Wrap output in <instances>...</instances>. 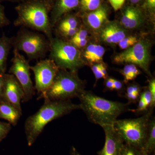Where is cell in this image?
<instances>
[{"label": "cell", "mask_w": 155, "mask_h": 155, "mask_svg": "<svg viewBox=\"0 0 155 155\" xmlns=\"http://www.w3.org/2000/svg\"><path fill=\"white\" fill-rule=\"evenodd\" d=\"M44 100L39 110L25 120L24 128L28 146L33 145L48 123L72 111L80 109L79 104H73L70 100Z\"/></svg>", "instance_id": "cell-1"}, {"label": "cell", "mask_w": 155, "mask_h": 155, "mask_svg": "<svg viewBox=\"0 0 155 155\" xmlns=\"http://www.w3.org/2000/svg\"><path fill=\"white\" fill-rule=\"evenodd\" d=\"M51 8L48 0H25L15 7L17 17L14 25L40 31L50 43L54 38L50 17Z\"/></svg>", "instance_id": "cell-2"}, {"label": "cell", "mask_w": 155, "mask_h": 155, "mask_svg": "<svg viewBox=\"0 0 155 155\" xmlns=\"http://www.w3.org/2000/svg\"><path fill=\"white\" fill-rule=\"evenodd\" d=\"M80 109L90 122L101 127L113 125L121 114L127 110L128 104L110 101L84 91L78 97Z\"/></svg>", "instance_id": "cell-3"}, {"label": "cell", "mask_w": 155, "mask_h": 155, "mask_svg": "<svg viewBox=\"0 0 155 155\" xmlns=\"http://www.w3.org/2000/svg\"><path fill=\"white\" fill-rule=\"evenodd\" d=\"M76 72L60 69L51 86L38 99L67 101L78 97L84 91V85Z\"/></svg>", "instance_id": "cell-4"}, {"label": "cell", "mask_w": 155, "mask_h": 155, "mask_svg": "<svg viewBox=\"0 0 155 155\" xmlns=\"http://www.w3.org/2000/svg\"><path fill=\"white\" fill-rule=\"evenodd\" d=\"M152 113V108H150L138 118L117 119L113 127L124 143L143 150Z\"/></svg>", "instance_id": "cell-5"}, {"label": "cell", "mask_w": 155, "mask_h": 155, "mask_svg": "<svg viewBox=\"0 0 155 155\" xmlns=\"http://www.w3.org/2000/svg\"><path fill=\"white\" fill-rule=\"evenodd\" d=\"M49 51L50 59L60 69L76 72L83 65L80 51L69 41L54 38L50 43Z\"/></svg>", "instance_id": "cell-6"}, {"label": "cell", "mask_w": 155, "mask_h": 155, "mask_svg": "<svg viewBox=\"0 0 155 155\" xmlns=\"http://www.w3.org/2000/svg\"><path fill=\"white\" fill-rule=\"evenodd\" d=\"M12 45L31 60L42 58L50 49V42L45 35L25 29L20 31L12 38Z\"/></svg>", "instance_id": "cell-7"}, {"label": "cell", "mask_w": 155, "mask_h": 155, "mask_svg": "<svg viewBox=\"0 0 155 155\" xmlns=\"http://www.w3.org/2000/svg\"><path fill=\"white\" fill-rule=\"evenodd\" d=\"M30 66L19 51L14 49L12 65L9 69V74L15 76L22 86L24 91L22 102H28L35 94V88L30 76Z\"/></svg>", "instance_id": "cell-8"}, {"label": "cell", "mask_w": 155, "mask_h": 155, "mask_svg": "<svg viewBox=\"0 0 155 155\" xmlns=\"http://www.w3.org/2000/svg\"><path fill=\"white\" fill-rule=\"evenodd\" d=\"M114 61L118 64H133L142 68L147 74L149 71L150 44L142 40L124 51L115 56Z\"/></svg>", "instance_id": "cell-9"}, {"label": "cell", "mask_w": 155, "mask_h": 155, "mask_svg": "<svg viewBox=\"0 0 155 155\" xmlns=\"http://www.w3.org/2000/svg\"><path fill=\"white\" fill-rule=\"evenodd\" d=\"M59 69L50 58L41 60L34 66H30V70L34 74L35 88L40 95L44 94L49 88Z\"/></svg>", "instance_id": "cell-10"}, {"label": "cell", "mask_w": 155, "mask_h": 155, "mask_svg": "<svg viewBox=\"0 0 155 155\" xmlns=\"http://www.w3.org/2000/svg\"><path fill=\"white\" fill-rule=\"evenodd\" d=\"M24 97L22 86L15 76L11 74L4 75L2 100L13 105L22 112L21 102Z\"/></svg>", "instance_id": "cell-11"}, {"label": "cell", "mask_w": 155, "mask_h": 155, "mask_svg": "<svg viewBox=\"0 0 155 155\" xmlns=\"http://www.w3.org/2000/svg\"><path fill=\"white\" fill-rule=\"evenodd\" d=\"M104 131L105 141L98 155H120L124 141L114 129L113 125L102 127Z\"/></svg>", "instance_id": "cell-12"}, {"label": "cell", "mask_w": 155, "mask_h": 155, "mask_svg": "<svg viewBox=\"0 0 155 155\" xmlns=\"http://www.w3.org/2000/svg\"><path fill=\"white\" fill-rule=\"evenodd\" d=\"M80 0H55L50 17L52 28L61 17L79 7Z\"/></svg>", "instance_id": "cell-13"}, {"label": "cell", "mask_w": 155, "mask_h": 155, "mask_svg": "<svg viewBox=\"0 0 155 155\" xmlns=\"http://www.w3.org/2000/svg\"><path fill=\"white\" fill-rule=\"evenodd\" d=\"M126 35L125 29L116 22L106 25L101 33V38L104 41L110 44L119 43Z\"/></svg>", "instance_id": "cell-14"}, {"label": "cell", "mask_w": 155, "mask_h": 155, "mask_svg": "<svg viewBox=\"0 0 155 155\" xmlns=\"http://www.w3.org/2000/svg\"><path fill=\"white\" fill-rule=\"evenodd\" d=\"M121 21L125 28H137L143 22V14L138 8L130 6L125 9Z\"/></svg>", "instance_id": "cell-15"}, {"label": "cell", "mask_w": 155, "mask_h": 155, "mask_svg": "<svg viewBox=\"0 0 155 155\" xmlns=\"http://www.w3.org/2000/svg\"><path fill=\"white\" fill-rule=\"evenodd\" d=\"M22 115V112L13 105L4 100L0 101V119L7 120L11 125L15 126Z\"/></svg>", "instance_id": "cell-16"}, {"label": "cell", "mask_w": 155, "mask_h": 155, "mask_svg": "<svg viewBox=\"0 0 155 155\" xmlns=\"http://www.w3.org/2000/svg\"><path fill=\"white\" fill-rule=\"evenodd\" d=\"M107 17V9L103 6L91 11L87 17L89 25L94 29L100 28L105 22Z\"/></svg>", "instance_id": "cell-17"}, {"label": "cell", "mask_w": 155, "mask_h": 155, "mask_svg": "<svg viewBox=\"0 0 155 155\" xmlns=\"http://www.w3.org/2000/svg\"><path fill=\"white\" fill-rule=\"evenodd\" d=\"M12 45V38L5 35L0 38V75L5 74L7 60Z\"/></svg>", "instance_id": "cell-18"}, {"label": "cell", "mask_w": 155, "mask_h": 155, "mask_svg": "<svg viewBox=\"0 0 155 155\" xmlns=\"http://www.w3.org/2000/svg\"><path fill=\"white\" fill-rule=\"evenodd\" d=\"M104 48L102 46L91 44L86 48L83 57L91 63H98L103 60L105 53Z\"/></svg>", "instance_id": "cell-19"}, {"label": "cell", "mask_w": 155, "mask_h": 155, "mask_svg": "<svg viewBox=\"0 0 155 155\" xmlns=\"http://www.w3.org/2000/svg\"><path fill=\"white\" fill-rule=\"evenodd\" d=\"M155 149V120L154 118L150 120L147 134L143 151L146 155H151Z\"/></svg>", "instance_id": "cell-20"}, {"label": "cell", "mask_w": 155, "mask_h": 155, "mask_svg": "<svg viewBox=\"0 0 155 155\" xmlns=\"http://www.w3.org/2000/svg\"><path fill=\"white\" fill-rule=\"evenodd\" d=\"M65 15L66 16V15ZM57 23H59L58 28V31H59L62 29L78 28V22L75 16L68 15L64 18H62V19H60Z\"/></svg>", "instance_id": "cell-21"}, {"label": "cell", "mask_w": 155, "mask_h": 155, "mask_svg": "<svg viewBox=\"0 0 155 155\" xmlns=\"http://www.w3.org/2000/svg\"><path fill=\"white\" fill-rule=\"evenodd\" d=\"M121 73L124 78V81L127 83L130 81L134 80L140 74V71L135 65L127 64L121 70Z\"/></svg>", "instance_id": "cell-22"}, {"label": "cell", "mask_w": 155, "mask_h": 155, "mask_svg": "<svg viewBox=\"0 0 155 155\" xmlns=\"http://www.w3.org/2000/svg\"><path fill=\"white\" fill-rule=\"evenodd\" d=\"M101 0H80L79 6L84 11H94L101 6Z\"/></svg>", "instance_id": "cell-23"}, {"label": "cell", "mask_w": 155, "mask_h": 155, "mask_svg": "<svg viewBox=\"0 0 155 155\" xmlns=\"http://www.w3.org/2000/svg\"><path fill=\"white\" fill-rule=\"evenodd\" d=\"M120 155H146L142 150L124 143Z\"/></svg>", "instance_id": "cell-24"}, {"label": "cell", "mask_w": 155, "mask_h": 155, "mask_svg": "<svg viewBox=\"0 0 155 155\" xmlns=\"http://www.w3.org/2000/svg\"><path fill=\"white\" fill-rule=\"evenodd\" d=\"M137 42V38L136 37L130 36L123 38L119 43V45L122 49H127L133 46Z\"/></svg>", "instance_id": "cell-25"}, {"label": "cell", "mask_w": 155, "mask_h": 155, "mask_svg": "<svg viewBox=\"0 0 155 155\" xmlns=\"http://www.w3.org/2000/svg\"><path fill=\"white\" fill-rule=\"evenodd\" d=\"M11 129V125L8 122H0V142L8 135Z\"/></svg>", "instance_id": "cell-26"}, {"label": "cell", "mask_w": 155, "mask_h": 155, "mask_svg": "<svg viewBox=\"0 0 155 155\" xmlns=\"http://www.w3.org/2000/svg\"><path fill=\"white\" fill-rule=\"evenodd\" d=\"M87 35H88V33L87 31L84 29L81 28L78 29L75 35L69 39V41L78 40L85 39L87 38Z\"/></svg>", "instance_id": "cell-27"}, {"label": "cell", "mask_w": 155, "mask_h": 155, "mask_svg": "<svg viewBox=\"0 0 155 155\" xmlns=\"http://www.w3.org/2000/svg\"><path fill=\"white\" fill-rule=\"evenodd\" d=\"M140 96L142 97L144 100L146 104L148 107L151 108L152 102V98L151 94L149 91L148 89L145 90L144 91L140 94Z\"/></svg>", "instance_id": "cell-28"}, {"label": "cell", "mask_w": 155, "mask_h": 155, "mask_svg": "<svg viewBox=\"0 0 155 155\" xmlns=\"http://www.w3.org/2000/svg\"><path fill=\"white\" fill-rule=\"evenodd\" d=\"M9 21L6 17L3 6L0 4V28L8 25Z\"/></svg>", "instance_id": "cell-29"}, {"label": "cell", "mask_w": 155, "mask_h": 155, "mask_svg": "<svg viewBox=\"0 0 155 155\" xmlns=\"http://www.w3.org/2000/svg\"><path fill=\"white\" fill-rule=\"evenodd\" d=\"M148 90L152 95V102L151 108H153L155 105V80L153 79L151 80L149 83Z\"/></svg>", "instance_id": "cell-30"}, {"label": "cell", "mask_w": 155, "mask_h": 155, "mask_svg": "<svg viewBox=\"0 0 155 155\" xmlns=\"http://www.w3.org/2000/svg\"><path fill=\"white\" fill-rule=\"evenodd\" d=\"M78 29L79 28H68V29H62V30L59 31L63 36L67 37H70V38H71L75 35Z\"/></svg>", "instance_id": "cell-31"}, {"label": "cell", "mask_w": 155, "mask_h": 155, "mask_svg": "<svg viewBox=\"0 0 155 155\" xmlns=\"http://www.w3.org/2000/svg\"><path fill=\"white\" fill-rule=\"evenodd\" d=\"M138 102V104L137 105V108L136 110H134L133 111L134 112H138V113L140 112H140L147 111L148 107L146 104L144 100H143L142 97L140 96V95Z\"/></svg>", "instance_id": "cell-32"}, {"label": "cell", "mask_w": 155, "mask_h": 155, "mask_svg": "<svg viewBox=\"0 0 155 155\" xmlns=\"http://www.w3.org/2000/svg\"><path fill=\"white\" fill-rule=\"evenodd\" d=\"M109 1L115 11H117L122 8L125 0H109Z\"/></svg>", "instance_id": "cell-33"}, {"label": "cell", "mask_w": 155, "mask_h": 155, "mask_svg": "<svg viewBox=\"0 0 155 155\" xmlns=\"http://www.w3.org/2000/svg\"><path fill=\"white\" fill-rule=\"evenodd\" d=\"M91 69L97 80L104 78L102 73L100 69V64H94L92 67Z\"/></svg>", "instance_id": "cell-34"}, {"label": "cell", "mask_w": 155, "mask_h": 155, "mask_svg": "<svg viewBox=\"0 0 155 155\" xmlns=\"http://www.w3.org/2000/svg\"><path fill=\"white\" fill-rule=\"evenodd\" d=\"M74 46L79 49L80 48L84 47L87 44V39L78 40L70 41H69Z\"/></svg>", "instance_id": "cell-35"}, {"label": "cell", "mask_w": 155, "mask_h": 155, "mask_svg": "<svg viewBox=\"0 0 155 155\" xmlns=\"http://www.w3.org/2000/svg\"><path fill=\"white\" fill-rule=\"evenodd\" d=\"M123 87V84L121 81L116 80L114 78V90L118 92L122 90Z\"/></svg>", "instance_id": "cell-36"}, {"label": "cell", "mask_w": 155, "mask_h": 155, "mask_svg": "<svg viewBox=\"0 0 155 155\" xmlns=\"http://www.w3.org/2000/svg\"><path fill=\"white\" fill-rule=\"evenodd\" d=\"M5 74L0 75V101L2 100L3 90H4V75Z\"/></svg>", "instance_id": "cell-37"}, {"label": "cell", "mask_w": 155, "mask_h": 155, "mask_svg": "<svg viewBox=\"0 0 155 155\" xmlns=\"http://www.w3.org/2000/svg\"><path fill=\"white\" fill-rule=\"evenodd\" d=\"M105 85L106 87L110 90H114V78H109L107 79Z\"/></svg>", "instance_id": "cell-38"}, {"label": "cell", "mask_w": 155, "mask_h": 155, "mask_svg": "<svg viewBox=\"0 0 155 155\" xmlns=\"http://www.w3.org/2000/svg\"><path fill=\"white\" fill-rule=\"evenodd\" d=\"M145 6L148 8L154 9L155 8V0H146Z\"/></svg>", "instance_id": "cell-39"}, {"label": "cell", "mask_w": 155, "mask_h": 155, "mask_svg": "<svg viewBox=\"0 0 155 155\" xmlns=\"http://www.w3.org/2000/svg\"><path fill=\"white\" fill-rule=\"evenodd\" d=\"M100 68L101 72L102 73L104 78L107 79V68L104 64H100Z\"/></svg>", "instance_id": "cell-40"}, {"label": "cell", "mask_w": 155, "mask_h": 155, "mask_svg": "<svg viewBox=\"0 0 155 155\" xmlns=\"http://www.w3.org/2000/svg\"><path fill=\"white\" fill-rule=\"evenodd\" d=\"M70 155H81L75 147L72 146L70 150Z\"/></svg>", "instance_id": "cell-41"}, {"label": "cell", "mask_w": 155, "mask_h": 155, "mask_svg": "<svg viewBox=\"0 0 155 155\" xmlns=\"http://www.w3.org/2000/svg\"><path fill=\"white\" fill-rule=\"evenodd\" d=\"M141 0H130V2L131 3L133 4H137L139 2H140Z\"/></svg>", "instance_id": "cell-42"}, {"label": "cell", "mask_w": 155, "mask_h": 155, "mask_svg": "<svg viewBox=\"0 0 155 155\" xmlns=\"http://www.w3.org/2000/svg\"><path fill=\"white\" fill-rule=\"evenodd\" d=\"M8 1H11V2H18L20 3L22 2L25 1V0H8Z\"/></svg>", "instance_id": "cell-43"}, {"label": "cell", "mask_w": 155, "mask_h": 155, "mask_svg": "<svg viewBox=\"0 0 155 155\" xmlns=\"http://www.w3.org/2000/svg\"><path fill=\"white\" fill-rule=\"evenodd\" d=\"M48 1L50 3V4L51 5L52 7L53 4H54L55 0H48Z\"/></svg>", "instance_id": "cell-44"}, {"label": "cell", "mask_w": 155, "mask_h": 155, "mask_svg": "<svg viewBox=\"0 0 155 155\" xmlns=\"http://www.w3.org/2000/svg\"><path fill=\"white\" fill-rule=\"evenodd\" d=\"M129 1H130V0H129Z\"/></svg>", "instance_id": "cell-45"}]
</instances>
